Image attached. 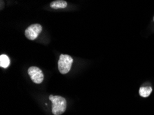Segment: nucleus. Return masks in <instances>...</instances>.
Wrapping results in <instances>:
<instances>
[{
  "label": "nucleus",
  "instance_id": "6e6552de",
  "mask_svg": "<svg viewBox=\"0 0 154 115\" xmlns=\"http://www.w3.org/2000/svg\"><path fill=\"white\" fill-rule=\"evenodd\" d=\"M153 22H154V17H153Z\"/></svg>",
  "mask_w": 154,
  "mask_h": 115
},
{
  "label": "nucleus",
  "instance_id": "423d86ee",
  "mask_svg": "<svg viewBox=\"0 0 154 115\" xmlns=\"http://www.w3.org/2000/svg\"><path fill=\"white\" fill-rule=\"evenodd\" d=\"M151 92H152V88L150 86H142L139 90L140 95L142 97H148Z\"/></svg>",
  "mask_w": 154,
  "mask_h": 115
},
{
  "label": "nucleus",
  "instance_id": "7ed1b4c3",
  "mask_svg": "<svg viewBox=\"0 0 154 115\" xmlns=\"http://www.w3.org/2000/svg\"><path fill=\"white\" fill-rule=\"evenodd\" d=\"M42 31V26L39 23H34L29 26L25 30V36L30 40H35Z\"/></svg>",
  "mask_w": 154,
  "mask_h": 115
},
{
  "label": "nucleus",
  "instance_id": "f03ea898",
  "mask_svg": "<svg viewBox=\"0 0 154 115\" xmlns=\"http://www.w3.org/2000/svg\"><path fill=\"white\" fill-rule=\"evenodd\" d=\"M73 59L71 56L62 54L58 60V70L62 74H67L71 68Z\"/></svg>",
  "mask_w": 154,
  "mask_h": 115
},
{
  "label": "nucleus",
  "instance_id": "0eeeda50",
  "mask_svg": "<svg viewBox=\"0 0 154 115\" xmlns=\"http://www.w3.org/2000/svg\"><path fill=\"white\" fill-rule=\"evenodd\" d=\"M10 65V59L6 55L0 56V66L4 68H7Z\"/></svg>",
  "mask_w": 154,
  "mask_h": 115
},
{
  "label": "nucleus",
  "instance_id": "f257e3e1",
  "mask_svg": "<svg viewBox=\"0 0 154 115\" xmlns=\"http://www.w3.org/2000/svg\"><path fill=\"white\" fill-rule=\"evenodd\" d=\"M49 100L52 102V112L54 115H61L66 108V101L61 96H49Z\"/></svg>",
  "mask_w": 154,
  "mask_h": 115
},
{
  "label": "nucleus",
  "instance_id": "39448f33",
  "mask_svg": "<svg viewBox=\"0 0 154 115\" xmlns=\"http://www.w3.org/2000/svg\"><path fill=\"white\" fill-rule=\"evenodd\" d=\"M50 6L53 9L65 8L67 6V2L64 0H55L51 2Z\"/></svg>",
  "mask_w": 154,
  "mask_h": 115
},
{
  "label": "nucleus",
  "instance_id": "20e7f679",
  "mask_svg": "<svg viewBox=\"0 0 154 115\" xmlns=\"http://www.w3.org/2000/svg\"><path fill=\"white\" fill-rule=\"evenodd\" d=\"M28 73L34 83L39 84L44 80V74L41 69L35 66L30 67L28 70Z\"/></svg>",
  "mask_w": 154,
  "mask_h": 115
}]
</instances>
